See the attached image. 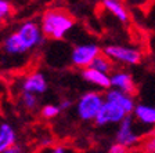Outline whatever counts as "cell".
I'll use <instances>...</instances> for the list:
<instances>
[{
    "label": "cell",
    "mask_w": 155,
    "mask_h": 153,
    "mask_svg": "<svg viewBox=\"0 0 155 153\" xmlns=\"http://www.w3.org/2000/svg\"><path fill=\"white\" fill-rule=\"evenodd\" d=\"M39 24L45 37L62 40L75 26V19L61 8H50L45 11Z\"/></svg>",
    "instance_id": "cell-1"
},
{
    "label": "cell",
    "mask_w": 155,
    "mask_h": 153,
    "mask_svg": "<svg viewBox=\"0 0 155 153\" xmlns=\"http://www.w3.org/2000/svg\"><path fill=\"white\" fill-rule=\"evenodd\" d=\"M104 101H105L104 95L98 91H87L82 94L75 105L78 117L82 121H93L103 106Z\"/></svg>",
    "instance_id": "cell-2"
},
{
    "label": "cell",
    "mask_w": 155,
    "mask_h": 153,
    "mask_svg": "<svg viewBox=\"0 0 155 153\" xmlns=\"http://www.w3.org/2000/svg\"><path fill=\"white\" fill-rule=\"evenodd\" d=\"M103 53L105 55H108L114 62L127 65V66L140 64L143 59V54L139 48L129 47V46L123 44H108L104 47Z\"/></svg>",
    "instance_id": "cell-3"
},
{
    "label": "cell",
    "mask_w": 155,
    "mask_h": 153,
    "mask_svg": "<svg viewBox=\"0 0 155 153\" xmlns=\"http://www.w3.org/2000/svg\"><path fill=\"white\" fill-rule=\"evenodd\" d=\"M101 53V48L96 43H81L76 44L71 51V62L74 66L83 69L90 66L94 58Z\"/></svg>",
    "instance_id": "cell-4"
},
{
    "label": "cell",
    "mask_w": 155,
    "mask_h": 153,
    "mask_svg": "<svg viewBox=\"0 0 155 153\" xmlns=\"http://www.w3.org/2000/svg\"><path fill=\"white\" fill-rule=\"evenodd\" d=\"M115 141L122 144L125 148H127L129 150H132L133 148H136L140 142V134L136 130L134 121L130 117V115H127L123 120H120L118 123V130L115 134Z\"/></svg>",
    "instance_id": "cell-5"
},
{
    "label": "cell",
    "mask_w": 155,
    "mask_h": 153,
    "mask_svg": "<svg viewBox=\"0 0 155 153\" xmlns=\"http://www.w3.org/2000/svg\"><path fill=\"white\" fill-rule=\"evenodd\" d=\"M17 33L19 35V37L22 39L24 44L26 46L29 51L35 50L36 47L43 43L45 40V35L42 32L40 24L35 22V21H25L17 29Z\"/></svg>",
    "instance_id": "cell-6"
},
{
    "label": "cell",
    "mask_w": 155,
    "mask_h": 153,
    "mask_svg": "<svg viewBox=\"0 0 155 153\" xmlns=\"http://www.w3.org/2000/svg\"><path fill=\"white\" fill-rule=\"evenodd\" d=\"M126 112L118 105L112 104L110 101H104L101 109L98 110L96 119H94V124L97 127H105L110 124H118L120 120L126 117Z\"/></svg>",
    "instance_id": "cell-7"
},
{
    "label": "cell",
    "mask_w": 155,
    "mask_h": 153,
    "mask_svg": "<svg viewBox=\"0 0 155 153\" xmlns=\"http://www.w3.org/2000/svg\"><path fill=\"white\" fill-rule=\"evenodd\" d=\"M104 98L105 101H110L115 105H118L119 108H122L126 112V115H132L133 109L136 106V99H134V94L126 93L122 90L118 88H107V93L104 94Z\"/></svg>",
    "instance_id": "cell-8"
},
{
    "label": "cell",
    "mask_w": 155,
    "mask_h": 153,
    "mask_svg": "<svg viewBox=\"0 0 155 153\" xmlns=\"http://www.w3.org/2000/svg\"><path fill=\"white\" fill-rule=\"evenodd\" d=\"M82 79L86 83L91 84V86L97 87L100 90H107L111 87L110 75L104 73V72H101V70L96 69L93 66H87L82 69Z\"/></svg>",
    "instance_id": "cell-9"
},
{
    "label": "cell",
    "mask_w": 155,
    "mask_h": 153,
    "mask_svg": "<svg viewBox=\"0 0 155 153\" xmlns=\"http://www.w3.org/2000/svg\"><path fill=\"white\" fill-rule=\"evenodd\" d=\"M21 87H22V91H29L36 95H42L47 91L48 81L42 72H33L24 79Z\"/></svg>",
    "instance_id": "cell-10"
},
{
    "label": "cell",
    "mask_w": 155,
    "mask_h": 153,
    "mask_svg": "<svg viewBox=\"0 0 155 153\" xmlns=\"http://www.w3.org/2000/svg\"><path fill=\"white\" fill-rule=\"evenodd\" d=\"M111 87L126 91V93H136V83L133 76L126 70H112L110 73Z\"/></svg>",
    "instance_id": "cell-11"
},
{
    "label": "cell",
    "mask_w": 155,
    "mask_h": 153,
    "mask_svg": "<svg viewBox=\"0 0 155 153\" xmlns=\"http://www.w3.org/2000/svg\"><path fill=\"white\" fill-rule=\"evenodd\" d=\"M2 51L8 57H18V55H24L28 53V48L24 44L22 39L19 37V35L15 32L10 33L2 43Z\"/></svg>",
    "instance_id": "cell-12"
},
{
    "label": "cell",
    "mask_w": 155,
    "mask_h": 153,
    "mask_svg": "<svg viewBox=\"0 0 155 153\" xmlns=\"http://www.w3.org/2000/svg\"><path fill=\"white\" fill-rule=\"evenodd\" d=\"M133 116L140 124L147 127H155V106L147 104H136Z\"/></svg>",
    "instance_id": "cell-13"
},
{
    "label": "cell",
    "mask_w": 155,
    "mask_h": 153,
    "mask_svg": "<svg viewBox=\"0 0 155 153\" xmlns=\"http://www.w3.org/2000/svg\"><path fill=\"white\" fill-rule=\"evenodd\" d=\"M17 144V132L8 123L0 124V153H6L13 145Z\"/></svg>",
    "instance_id": "cell-14"
},
{
    "label": "cell",
    "mask_w": 155,
    "mask_h": 153,
    "mask_svg": "<svg viewBox=\"0 0 155 153\" xmlns=\"http://www.w3.org/2000/svg\"><path fill=\"white\" fill-rule=\"evenodd\" d=\"M104 8L110 14H112L119 22L126 24L129 21V11L126 10L120 0H103Z\"/></svg>",
    "instance_id": "cell-15"
},
{
    "label": "cell",
    "mask_w": 155,
    "mask_h": 153,
    "mask_svg": "<svg viewBox=\"0 0 155 153\" xmlns=\"http://www.w3.org/2000/svg\"><path fill=\"white\" fill-rule=\"evenodd\" d=\"M90 66H93V68H96V69L101 70V72H104V73L110 75L111 72L114 70V61L111 59L108 55H105L103 51H101L100 54L94 58V61L91 62Z\"/></svg>",
    "instance_id": "cell-16"
},
{
    "label": "cell",
    "mask_w": 155,
    "mask_h": 153,
    "mask_svg": "<svg viewBox=\"0 0 155 153\" xmlns=\"http://www.w3.org/2000/svg\"><path fill=\"white\" fill-rule=\"evenodd\" d=\"M21 104L26 110H35L38 108L39 104V98L36 94L29 93V91H22L21 94Z\"/></svg>",
    "instance_id": "cell-17"
},
{
    "label": "cell",
    "mask_w": 155,
    "mask_h": 153,
    "mask_svg": "<svg viewBox=\"0 0 155 153\" xmlns=\"http://www.w3.org/2000/svg\"><path fill=\"white\" fill-rule=\"evenodd\" d=\"M61 113V108L60 105H53V104H47L42 108V116L45 119H54Z\"/></svg>",
    "instance_id": "cell-18"
},
{
    "label": "cell",
    "mask_w": 155,
    "mask_h": 153,
    "mask_svg": "<svg viewBox=\"0 0 155 153\" xmlns=\"http://www.w3.org/2000/svg\"><path fill=\"white\" fill-rule=\"evenodd\" d=\"M13 13V6L8 0H0V22L8 18Z\"/></svg>",
    "instance_id": "cell-19"
},
{
    "label": "cell",
    "mask_w": 155,
    "mask_h": 153,
    "mask_svg": "<svg viewBox=\"0 0 155 153\" xmlns=\"http://www.w3.org/2000/svg\"><path fill=\"white\" fill-rule=\"evenodd\" d=\"M141 150L143 152H148V153H155V134L150 135L147 139L143 142L141 145Z\"/></svg>",
    "instance_id": "cell-20"
},
{
    "label": "cell",
    "mask_w": 155,
    "mask_h": 153,
    "mask_svg": "<svg viewBox=\"0 0 155 153\" xmlns=\"http://www.w3.org/2000/svg\"><path fill=\"white\" fill-rule=\"evenodd\" d=\"M108 152L110 153H126V152H129V149L125 148L122 144H119V142H116L115 141V144L111 145L110 149H108Z\"/></svg>",
    "instance_id": "cell-21"
},
{
    "label": "cell",
    "mask_w": 155,
    "mask_h": 153,
    "mask_svg": "<svg viewBox=\"0 0 155 153\" xmlns=\"http://www.w3.org/2000/svg\"><path fill=\"white\" fill-rule=\"evenodd\" d=\"M22 148H21V146H19V145H13V146H11V148H10V149L8 150H7V152L6 153H21V152H22Z\"/></svg>",
    "instance_id": "cell-22"
},
{
    "label": "cell",
    "mask_w": 155,
    "mask_h": 153,
    "mask_svg": "<svg viewBox=\"0 0 155 153\" xmlns=\"http://www.w3.org/2000/svg\"><path fill=\"white\" fill-rule=\"evenodd\" d=\"M51 152L53 153H65V152H68V149L67 148H62V146H54L51 149Z\"/></svg>",
    "instance_id": "cell-23"
},
{
    "label": "cell",
    "mask_w": 155,
    "mask_h": 153,
    "mask_svg": "<svg viewBox=\"0 0 155 153\" xmlns=\"http://www.w3.org/2000/svg\"><path fill=\"white\" fill-rule=\"evenodd\" d=\"M60 108H61V110H64V109H68V108H71V101H62L61 104H60Z\"/></svg>",
    "instance_id": "cell-24"
},
{
    "label": "cell",
    "mask_w": 155,
    "mask_h": 153,
    "mask_svg": "<svg viewBox=\"0 0 155 153\" xmlns=\"http://www.w3.org/2000/svg\"><path fill=\"white\" fill-rule=\"evenodd\" d=\"M101 2H103V0H101Z\"/></svg>",
    "instance_id": "cell-25"
}]
</instances>
